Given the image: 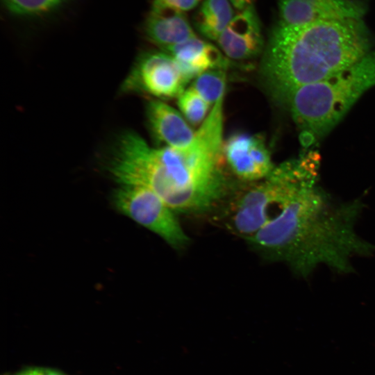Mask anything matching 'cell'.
Returning <instances> with one entry per match:
<instances>
[{"mask_svg":"<svg viewBox=\"0 0 375 375\" xmlns=\"http://www.w3.org/2000/svg\"><path fill=\"white\" fill-rule=\"evenodd\" d=\"M371 47L372 38L362 18L299 26L277 22L270 31L262 74L272 95L285 103L296 89L358 62Z\"/></svg>","mask_w":375,"mask_h":375,"instance_id":"cell-2","label":"cell"},{"mask_svg":"<svg viewBox=\"0 0 375 375\" xmlns=\"http://www.w3.org/2000/svg\"><path fill=\"white\" fill-rule=\"evenodd\" d=\"M28 375H66L60 371L45 367H35L27 369Z\"/></svg>","mask_w":375,"mask_h":375,"instance_id":"cell-18","label":"cell"},{"mask_svg":"<svg viewBox=\"0 0 375 375\" xmlns=\"http://www.w3.org/2000/svg\"><path fill=\"white\" fill-rule=\"evenodd\" d=\"M146 115L153 136L166 147L182 148L188 146L195 134L185 118L174 108L158 99L150 100Z\"/></svg>","mask_w":375,"mask_h":375,"instance_id":"cell-11","label":"cell"},{"mask_svg":"<svg viewBox=\"0 0 375 375\" xmlns=\"http://www.w3.org/2000/svg\"><path fill=\"white\" fill-rule=\"evenodd\" d=\"M312 162L295 160L274 167L233 202L228 214L230 231L246 241L273 218L272 208L279 210L302 188L315 184L317 176Z\"/></svg>","mask_w":375,"mask_h":375,"instance_id":"cell-4","label":"cell"},{"mask_svg":"<svg viewBox=\"0 0 375 375\" xmlns=\"http://www.w3.org/2000/svg\"><path fill=\"white\" fill-rule=\"evenodd\" d=\"M217 42L231 59L244 60L258 56L264 42L260 22L253 6L234 15Z\"/></svg>","mask_w":375,"mask_h":375,"instance_id":"cell-9","label":"cell"},{"mask_svg":"<svg viewBox=\"0 0 375 375\" xmlns=\"http://www.w3.org/2000/svg\"><path fill=\"white\" fill-rule=\"evenodd\" d=\"M144 33L162 49L197 37L185 13L169 8L152 7Z\"/></svg>","mask_w":375,"mask_h":375,"instance_id":"cell-12","label":"cell"},{"mask_svg":"<svg viewBox=\"0 0 375 375\" xmlns=\"http://www.w3.org/2000/svg\"><path fill=\"white\" fill-rule=\"evenodd\" d=\"M375 86V49L354 65L317 82L296 89L285 103L310 144L328 134L357 100Z\"/></svg>","mask_w":375,"mask_h":375,"instance_id":"cell-3","label":"cell"},{"mask_svg":"<svg viewBox=\"0 0 375 375\" xmlns=\"http://www.w3.org/2000/svg\"><path fill=\"white\" fill-rule=\"evenodd\" d=\"M278 23L299 26L329 20L362 18L365 6L351 0H276Z\"/></svg>","mask_w":375,"mask_h":375,"instance_id":"cell-8","label":"cell"},{"mask_svg":"<svg viewBox=\"0 0 375 375\" xmlns=\"http://www.w3.org/2000/svg\"><path fill=\"white\" fill-rule=\"evenodd\" d=\"M67 0H3L12 14L38 17L51 13L61 7Z\"/></svg>","mask_w":375,"mask_h":375,"instance_id":"cell-16","label":"cell"},{"mask_svg":"<svg viewBox=\"0 0 375 375\" xmlns=\"http://www.w3.org/2000/svg\"><path fill=\"white\" fill-rule=\"evenodd\" d=\"M203 0H154L152 7L169 8L185 12L196 8Z\"/></svg>","mask_w":375,"mask_h":375,"instance_id":"cell-17","label":"cell"},{"mask_svg":"<svg viewBox=\"0 0 375 375\" xmlns=\"http://www.w3.org/2000/svg\"><path fill=\"white\" fill-rule=\"evenodd\" d=\"M226 83V68H216L199 74L194 79L191 87L213 106L224 96Z\"/></svg>","mask_w":375,"mask_h":375,"instance_id":"cell-14","label":"cell"},{"mask_svg":"<svg viewBox=\"0 0 375 375\" xmlns=\"http://www.w3.org/2000/svg\"><path fill=\"white\" fill-rule=\"evenodd\" d=\"M115 208L153 232L174 249L186 246L189 238L176 212L151 190L140 185H119L112 195Z\"/></svg>","mask_w":375,"mask_h":375,"instance_id":"cell-5","label":"cell"},{"mask_svg":"<svg viewBox=\"0 0 375 375\" xmlns=\"http://www.w3.org/2000/svg\"><path fill=\"white\" fill-rule=\"evenodd\" d=\"M162 51L175 59L187 82L206 71L226 68L228 64L219 49L197 36Z\"/></svg>","mask_w":375,"mask_h":375,"instance_id":"cell-10","label":"cell"},{"mask_svg":"<svg viewBox=\"0 0 375 375\" xmlns=\"http://www.w3.org/2000/svg\"><path fill=\"white\" fill-rule=\"evenodd\" d=\"M253 1L254 0H229L231 5L240 11L253 6Z\"/></svg>","mask_w":375,"mask_h":375,"instance_id":"cell-19","label":"cell"},{"mask_svg":"<svg viewBox=\"0 0 375 375\" xmlns=\"http://www.w3.org/2000/svg\"><path fill=\"white\" fill-rule=\"evenodd\" d=\"M222 156L232 173L245 181H259L274 169L261 136L237 132L224 142Z\"/></svg>","mask_w":375,"mask_h":375,"instance_id":"cell-7","label":"cell"},{"mask_svg":"<svg viewBox=\"0 0 375 375\" xmlns=\"http://www.w3.org/2000/svg\"><path fill=\"white\" fill-rule=\"evenodd\" d=\"M362 210L358 199L339 202L310 185L247 242L267 259L288 264L300 276H308L321 265L350 273L353 257L375 253V245L355 228Z\"/></svg>","mask_w":375,"mask_h":375,"instance_id":"cell-1","label":"cell"},{"mask_svg":"<svg viewBox=\"0 0 375 375\" xmlns=\"http://www.w3.org/2000/svg\"><path fill=\"white\" fill-rule=\"evenodd\" d=\"M178 63L168 53H142L121 86L122 93H142L160 99L178 97L187 83Z\"/></svg>","mask_w":375,"mask_h":375,"instance_id":"cell-6","label":"cell"},{"mask_svg":"<svg viewBox=\"0 0 375 375\" xmlns=\"http://www.w3.org/2000/svg\"><path fill=\"white\" fill-rule=\"evenodd\" d=\"M13 375H28V372H27V369H26L25 371L20 372L17 373V374H13Z\"/></svg>","mask_w":375,"mask_h":375,"instance_id":"cell-20","label":"cell"},{"mask_svg":"<svg viewBox=\"0 0 375 375\" xmlns=\"http://www.w3.org/2000/svg\"><path fill=\"white\" fill-rule=\"evenodd\" d=\"M233 16L229 0H203L194 15V26L201 35L217 41Z\"/></svg>","mask_w":375,"mask_h":375,"instance_id":"cell-13","label":"cell"},{"mask_svg":"<svg viewBox=\"0 0 375 375\" xmlns=\"http://www.w3.org/2000/svg\"><path fill=\"white\" fill-rule=\"evenodd\" d=\"M178 105L185 119L194 126L203 122L211 106L192 87L178 97Z\"/></svg>","mask_w":375,"mask_h":375,"instance_id":"cell-15","label":"cell"}]
</instances>
